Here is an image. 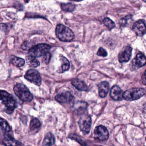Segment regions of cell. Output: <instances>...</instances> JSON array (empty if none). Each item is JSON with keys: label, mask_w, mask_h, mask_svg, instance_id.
<instances>
[{"label": "cell", "mask_w": 146, "mask_h": 146, "mask_svg": "<svg viewBox=\"0 0 146 146\" xmlns=\"http://www.w3.org/2000/svg\"><path fill=\"white\" fill-rule=\"evenodd\" d=\"M56 34L57 37L63 42H71L74 38V34L72 30L62 24L57 26Z\"/></svg>", "instance_id": "cell-1"}, {"label": "cell", "mask_w": 146, "mask_h": 146, "mask_svg": "<svg viewBox=\"0 0 146 146\" xmlns=\"http://www.w3.org/2000/svg\"><path fill=\"white\" fill-rule=\"evenodd\" d=\"M15 94L20 99L25 102H31L33 96L26 86L22 84H17L14 87Z\"/></svg>", "instance_id": "cell-2"}, {"label": "cell", "mask_w": 146, "mask_h": 146, "mask_svg": "<svg viewBox=\"0 0 146 146\" xmlns=\"http://www.w3.org/2000/svg\"><path fill=\"white\" fill-rule=\"evenodd\" d=\"M146 91L143 88H132L123 93V97L128 101L137 100L145 96Z\"/></svg>", "instance_id": "cell-3"}, {"label": "cell", "mask_w": 146, "mask_h": 146, "mask_svg": "<svg viewBox=\"0 0 146 146\" xmlns=\"http://www.w3.org/2000/svg\"><path fill=\"white\" fill-rule=\"evenodd\" d=\"M1 100L7 106L6 112L9 114H12L16 107V103L13 97L6 91H0Z\"/></svg>", "instance_id": "cell-4"}, {"label": "cell", "mask_w": 146, "mask_h": 146, "mask_svg": "<svg viewBox=\"0 0 146 146\" xmlns=\"http://www.w3.org/2000/svg\"><path fill=\"white\" fill-rule=\"evenodd\" d=\"M51 46L46 44H39L32 47L29 50V54L34 57H38L44 55L49 52Z\"/></svg>", "instance_id": "cell-5"}, {"label": "cell", "mask_w": 146, "mask_h": 146, "mask_svg": "<svg viewBox=\"0 0 146 146\" xmlns=\"http://www.w3.org/2000/svg\"><path fill=\"white\" fill-rule=\"evenodd\" d=\"M79 125L81 131L85 134H88L91 128L92 120L91 117L87 115L81 116L79 121Z\"/></svg>", "instance_id": "cell-6"}, {"label": "cell", "mask_w": 146, "mask_h": 146, "mask_svg": "<svg viewBox=\"0 0 146 146\" xmlns=\"http://www.w3.org/2000/svg\"><path fill=\"white\" fill-rule=\"evenodd\" d=\"M94 135L95 139L100 141H106L109 136L108 129L103 125H99L95 128Z\"/></svg>", "instance_id": "cell-7"}, {"label": "cell", "mask_w": 146, "mask_h": 146, "mask_svg": "<svg viewBox=\"0 0 146 146\" xmlns=\"http://www.w3.org/2000/svg\"><path fill=\"white\" fill-rule=\"evenodd\" d=\"M25 78L37 86H40L42 83V78L40 74L34 69L28 70L25 75Z\"/></svg>", "instance_id": "cell-8"}, {"label": "cell", "mask_w": 146, "mask_h": 146, "mask_svg": "<svg viewBox=\"0 0 146 146\" xmlns=\"http://www.w3.org/2000/svg\"><path fill=\"white\" fill-rule=\"evenodd\" d=\"M133 30L137 36H142L146 33V25L145 21L140 20L134 24Z\"/></svg>", "instance_id": "cell-9"}, {"label": "cell", "mask_w": 146, "mask_h": 146, "mask_svg": "<svg viewBox=\"0 0 146 146\" xmlns=\"http://www.w3.org/2000/svg\"><path fill=\"white\" fill-rule=\"evenodd\" d=\"M133 49L130 46L125 47L120 52L118 55V59L120 62H127L132 56Z\"/></svg>", "instance_id": "cell-10"}, {"label": "cell", "mask_w": 146, "mask_h": 146, "mask_svg": "<svg viewBox=\"0 0 146 146\" xmlns=\"http://www.w3.org/2000/svg\"><path fill=\"white\" fill-rule=\"evenodd\" d=\"M145 56L141 53L137 54L136 57L132 61V67L135 70H137L144 66L146 64Z\"/></svg>", "instance_id": "cell-11"}, {"label": "cell", "mask_w": 146, "mask_h": 146, "mask_svg": "<svg viewBox=\"0 0 146 146\" xmlns=\"http://www.w3.org/2000/svg\"><path fill=\"white\" fill-rule=\"evenodd\" d=\"M56 100L61 104L70 103L74 99V97L71 93L68 92H63L57 94L55 98Z\"/></svg>", "instance_id": "cell-12"}, {"label": "cell", "mask_w": 146, "mask_h": 146, "mask_svg": "<svg viewBox=\"0 0 146 146\" xmlns=\"http://www.w3.org/2000/svg\"><path fill=\"white\" fill-rule=\"evenodd\" d=\"M122 90L120 87L117 86H114L111 90L110 95L114 100L121 101L123 99Z\"/></svg>", "instance_id": "cell-13"}, {"label": "cell", "mask_w": 146, "mask_h": 146, "mask_svg": "<svg viewBox=\"0 0 146 146\" xmlns=\"http://www.w3.org/2000/svg\"><path fill=\"white\" fill-rule=\"evenodd\" d=\"M3 143L5 146H22L21 142L14 139L10 134H5Z\"/></svg>", "instance_id": "cell-14"}, {"label": "cell", "mask_w": 146, "mask_h": 146, "mask_svg": "<svg viewBox=\"0 0 146 146\" xmlns=\"http://www.w3.org/2000/svg\"><path fill=\"white\" fill-rule=\"evenodd\" d=\"M68 137L69 139H72L77 141L82 146H103L100 145H95L88 141L85 140L78 135L75 134H70Z\"/></svg>", "instance_id": "cell-15"}, {"label": "cell", "mask_w": 146, "mask_h": 146, "mask_svg": "<svg viewBox=\"0 0 146 146\" xmlns=\"http://www.w3.org/2000/svg\"><path fill=\"white\" fill-rule=\"evenodd\" d=\"M99 93L101 98H104L107 96L109 90V84L106 81L102 82L98 85Z\"/></svg>", "instance_id": "cell-16"}, {"label": "cell", "mask_w": 146, "mask_h": 146, "mask_svg": "<svg viewBox=\"0 0 146 146\" xmlns=\"http://www.w3.org/2000/svg\"><path fill=\"white\" fill-rule=\"evenodd\" d=\"M72 84L75 87L80 91H87L88 90V87L86 84L78 79H74L72 80Z\"/></svg>", "instance_id": "cell-17"}, {"label": "cell", "mask_w": 146, "mask_h": 146, "mask_svg": "<svg viewBox=\"0 0 146 146\" xmlns=\"http://www.w3.org/2000/svg\"><path fill=\"white\" fill-rule=\"evenodd\" d=\"M55 142V138L54 135L51 133L46 134L44 139L43 146H52Z\"/></svg>", "instance_id": "cell-18"}, {"label": "cell", "mask_w": 146, "mask_h": 146, "mask_svg": "<svg viewBox=\"0 0 146 146\" xmlns=\"http://www.w3.org/2000/svg\"><path fill=\"white\" fill-rule=\"evenodd\" d=\"M87 107V103L83 101H79L74 106L75 111L78 114H82L86 110Z\"/></svg>", "instance_id": "cell-19"}, {"label": "cell", "mask_w": 146, "mask_h": 146, "mask_svg": "<svg viewBox=\"0 0 146 146\" xmlns=\"http://www.w3.org/2000/svg\"><path fill=\"white\" fill-rule=\"evenodd\" d=\"M61 66L58 69V72L59 73H62L68 71L70 68V63L68 60L64 56L61 57Z\"/></svg>", "instance_id": "cell-20"}, {"label": "cell", "mask_w": 146, "mask_h": 146, "mask_svg": "<svg viewBox=\"0 0 146 146\" xmlns=\"http://www.w3.org/2000/svg\"><path fill=\"white\" fill-rule=\"evenodd\" d=\"M0 126L6 134H9V133L12 131V129L8 123L5 119L1 117H0Z\"/></svg>", "instance_id": "cell-21"}, {"label": "cell", "mask_w": 146, "mask_h": 146, "mask_svg": "<svg viewBox=\"0 0 146 146\" xmlns=\"http://www.w3.org/2000/svg\"><path fill=\"white\" fill-rule=\"evenodd\" d=\"M133 15H128L123 18L120 19L119 21V24L120 26L123 27L127 26L133 21Z\"/></svg>", "instance_id": "cell-22"}, {"label": "cell", "mask_w": 146, "mask_h": 146, "mask_svg": "<svg viewBox=\"0 0 146 146\" xmlns=\"http://www.w3.org/2000/svg\"><path fill=\"white\" fill-rule=\"evenodd\" d=\"M27 63L28 66L33 68H37L40 65V63L35 57L32 56H27L26 58Z\"/></svg>", "instance_id": "cell-23"}, {"label": "cell", "mask_w": 146, "mask_h": 146, "mask_svg": "<svg viewBox=\"0 0 146 146\" xmlns=\"http://www.w3.org/2000/svg\"><path fill=\"white\" fill-rule=\"evenodd\" d=\"M41 123L37 118H34L31 121L30 123V129L32 131L37 130L41 127Z\"/></svg>", "instance_id": "cell-24"}, {"label": "cell", "mask_w": 146, "mask_h": 146, "mask_svg": "<svg viewBox=\"0 0 146 146\" xmlns=\"http://www.w3.org/2000/svg\"><path fill=\"white\" fill-rule=\"evenodd\" d=\"M11 63L16 66L17 67L22 66H24L25 63V60L22 58H19V57H16V56H13L11 60Z\"/></svg>", "instance_id": "cell-25"}, {"label": "cell", "mask_w": 146, "mask_h": 146, "mask_svg": "<svg viewBox=\"0 0 146 146\" xmlns=\"http://www.w3.org/2000/svg\"><path fill=\"white\" fill-rule=\"evenodd\" d=\"M61 7L63 11L67 12H72L75 10V6L72 3H62Z\"/></svg>", "instance_id": "cell-26"}, {"label": "cell", "mask_w": 146, "mask_h": 146, "mask_svg": "<svg viewBox=\"0 0 146 146\" xmlns=\"http://www.w3.org/2000/svg\"><path fill=\"white\" fill-rule=\"evenodd\" d=\"M103 22L105 25L110 30H112L115 27V22L109 18H105V19H104Z\"/></svg>", "instance_id": "cell-27"}, {"label": "cell", "mask_w": 146, "mask_h": 146, "mask_svg": "<svg viewBox=\"0 0 146 146\" xmlns=\"http://www.w3.org/2000/svg\"><path fill=\"white\" fill-rule=\"evenodd\" d=\"M32 47H33V44L28 42H24L21 46V48L24 50H29Z\"/></svg>", "instance_id": "cell-28"}, {"label": "cell", "mask_w": 146, "mask_h": 146, "mask_svg": "<svg viewBox=\"0 0 146 146\" xmlns=\"http://www.w3.org/2000/svg\"><path fill=\"white\" fill-rule=\"evenodd\" d=\"M51 58V54L50 53L48 52L44 55V56L43 58V62L46 64H49Z\"/></svg>", "instance_id": "cell-29"}, {"label": "cell", "mask_w": 146, "mask_h": 146, "mask_svg": "<svg viewBox=\"0 0 146 146\" xmlns=\"http://www.w3.org/2000/svg\"><path fill=\"white\" fill-rule=\"evenodd\" d=\"M97 54L99 56L105 57V56H107L108 54H107V51L104 49L103 48H100L99 49L97 53Z\"/></svg>", "instance_id": "cell-30"}, {"label": "cell", "mask_w": 146, "mask_h": 146, "mask_svg": "<svg viewBox=\"0 0 146 146\" xmlns=\"http://www.w3.org/2000/svg\"><path fill=\"white\" fill-rule=\"evenodd\" d=\"M7 25L5 24H0V29L3 31H5L7 29Z\"/></svg>", "instance_id": "cell-31"}, {"label": "cell", "mask_w": 146, "mask_h": 146, "mask_svg": "<svg viewBox=\"0 0 146 146\" xmlns=\"http://www.w3.org/2000/svg\"><path fill=\"white\" fill-rule=\"evenodd\" d=\"M142 82L144 85L146 84V73L145 72L143 74L142 76Z\"/></svg>", "instance_id": "cell-32"}, {"label": "cell", "mask_w": 146, "mask_h": 146, "mask_svg": "<svg viewBox=\"0 0 146 146\" xmlns=\"http://www.w3.org/2000/svg\"><path fill=\"white\" fill-rule=\"evenodd\" d=\"M0 100H1V94H0Z\"/></svg>", "instance_id": "cell-33"}, {"label": "cell", "mask_w": 146, "mask_h": 146, "mask_svg": "<svg viewBox=\"0 0 146 146\" xmlns=\"http://www.w3.org/2000/svg\"><path fill=\"white\" fill-rule=\"evenodd\" d=\"M143 1H144L145 2L146 0H143Z\"/></svg>", "instance_id": "cell-34"}]
</instances>
